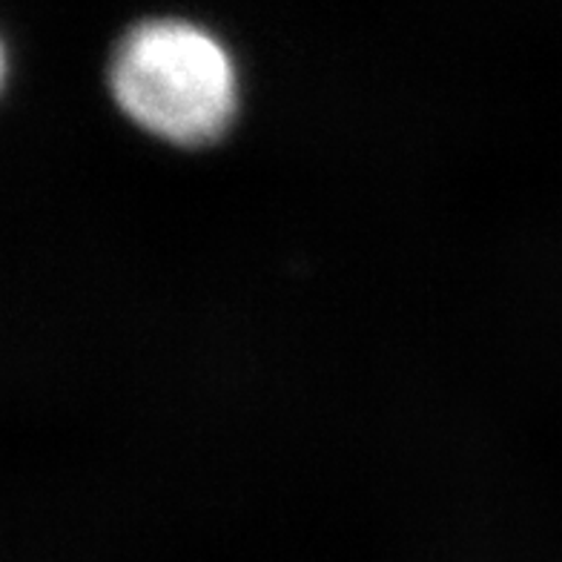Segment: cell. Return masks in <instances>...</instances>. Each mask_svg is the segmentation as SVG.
<instances>
[{"instance_id": "cell-1", "label": "cell", "mask_w": 562, "mask_h": 562, "mask_svg": "<svg viewBox=\"0 0 562 562\" xmlns=\"http://www.w3.org/2000/svg\"><path fill=\"white\" fill-rule=\"evenodd\" d=\"M112 95L147 133L176 144H207L236 110V69L207 30L147 21L115 49Z\"/></svg>"}]
</instances>
